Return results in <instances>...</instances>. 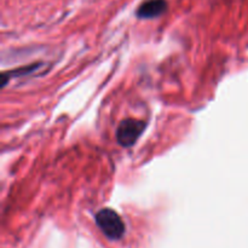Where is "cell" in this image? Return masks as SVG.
<instances>
[{
    "label": "cell",
    "mask_w": 248,
    "mask_h": 248,
    "mask_svg": "<svg viewBox=\"0 0 248 248\" xmlns=\"http://www.w3.org/2000/svg\"><path fill=\"white\" fill-rule=\"evenodd\" d=\"M147 124L138 119H125L121 121L116 130V140L121 147L130 148L136 144L142 133L144 132Z\"/></svg>",
    "instance_id": "7a4b0ae2"
},
{
    "label": "cell",
    "mask_w": 248,
    "mask_h": 248,
    "mask_svg": "<svg viewBox=\"0 0 248 248\" xmlns=\"http://www.w3.org/2000/svg\"><path fill=\"white\" fill-rule=\"evenodd\" d=\"M167 10V1L166 0H147L142 2L140 7L136 11L138 18L140 19H150L156 18L165 14Z\"/></svg>",
    "instance_id": "3957f363"
},
{
    "label": "cell",
    "mask_w": 248,
    "mask_h": 248,
    "mask_svg": "<svg viewBox=\"0 0 248 248\" xmlns=\"http://www.w3.org/2000/svg\"><path fill=\"white\" fill-rule=\"evenodd\" d=\"M96 224L104 236L110 241H119L125 235V224L118 212L111 208H103L96 215Z\"/></svg>",
    "instance_id": "6da1fadb"
}]
</instances>
